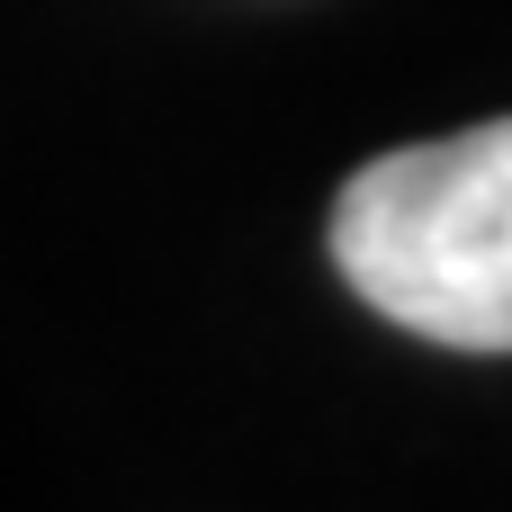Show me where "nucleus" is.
Instances as JSON below:
<instances>
[{"label": "nucleus", "mask_w": 512, "mask_h": 512, "mask_svg": "<svg viewBox=\"0 0 512 512\" xmlns=\"http://www.w3.org/2000/svg\"><path fill=\"white\" fill-rule=\"evenodd\" d=\"M333 270L441 351H512V117L351 171L333 198Z\"/></svg>", "instance_id": "nucleus-1"}]
</instances>
